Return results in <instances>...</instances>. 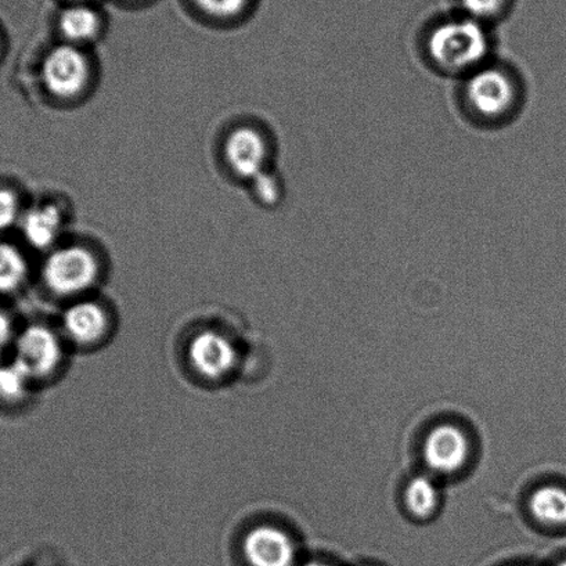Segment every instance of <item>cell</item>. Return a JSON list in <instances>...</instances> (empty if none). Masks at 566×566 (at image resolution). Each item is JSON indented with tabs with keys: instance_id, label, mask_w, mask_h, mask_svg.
Listing matches in <instances>:
<instances>
[{
	"instance_id": "cell-1",
	"label": "cell",
	"mask_w": 566,
	"mask_h": 566,
	"mask_svg": "<svg viewBox=\"0 0 566 566\" xmlns=\"http://www.w3.org/2000/svg\"><path fill=\"white\" fill-rule=\"evenodd\" d=\"M427 51L433 65L450 74L474 73L489 53V38L480 21H447L428 38Z\"/></svg>"
},
{
	"instance_id": "cell-2",
	"label": "cell",
	"mask_w": 566,
	"mask_h": 566,
	"mask_svg": "<svg viewBox=\"0 0 566 566\" xmlns=\"http://www.w3.org/2000/svg\"><path fill=\"white\" fill-rule=\"evenodd\" d=\"M101 265L95 254L82 245L52 250L43 263L42 277L49 291L63 298L86 293L96 283Z\"/></svg>"
},
{
	"instance_id": "cell-3",
	"label": "cell",
	"mask_w": 566,
	"mask_h": 566,
	"mask_svg": "<svg viewBox=\"0 0 566 566\" xmlns=\"http://www.w3.org/2000/svg\"><path fill=\"white\" fill-rule=\"evenodd\" d=\"M469 107L485 120H503L516 108L520 91L513 76L497 67H481L465 85Z\"/></svg>"
},
{
	"instance_id": "cell-4",
	"label": "cell",
	"mask_w": 566,
	"mask_h": 566,
	"mask_svg": "<svg viewBox=\"0 0 566 566\" xmlns=\"http://www.w3.org/2000/svg\"><path fill=\"white\" fill-rule=\"evenodd\" d=\"M41 76L49 95L71 101L86 91L91 81V63L78 46L62 43L43 59Z\"/></svg>"
},
{
	"instance_id": "cell-5",
	"label": "cell",
	"mask_w": 566,
	"mask_h": 566,
	"mask_svg": "<svg viewBox=\"0 0 566 566\" xmlns=\"http://www.w3.org/2000/svg\"><path fill=\"white\" fill-rule=\"evenodd\" d=\"M62 343L51 328L31 326L21 333L15 343L14 363L31 380L51 376L62 361Z\"/></svg>"
},
{
	"instance_id": "cell-6",
	"label": "cell",
	"mask_w": 566,
	"mask_h": 566,
	"mask_svg": "<svg viewBox=\"0 0 566 566\" xmlns=\"http://www.w3.org/2000/svg\"><path fill=\"white\" fill-rule=\"evenodd\" d=\"M223 153L238 178L251 181L266 170L268 143L261 132L250 126L234 129L224 142Z\"/></svg>"
},
{
	"instance_id": "cell-7",
	"label": "cell",
	"mask_w": 566,
	"mask_h": 566,
	"mask_svg": "<svg viewBox=\"0 0 566 566\" xmlns=\"http://www.w3.org/2000/svg\"><path fill=\"white\" fill-rule=\"evenodd\" d=\"M189 360L195 370L208 380H221L232 373L238 352L228 337L217 332L197 334L189 345Z\"/></svg>"
},
{
	"instance_id": "cell-8",
	"label": "cell",
	"mask_w": 566,
	"mask_h": 566,
	"mask_svg": "<svg viewBox=\"0 0 566 566\" xmlns=\"http://www.w3.org/2000/svg\"><path fill=\"white\" fill-rule=\"evenodd\" d=\"M244 557L250 566H294L295 547L287 533L262 525L247 533Z\"/></svg>"
},
{
	"instance_id": "cell-9",
	"label": "cell",
	"mask_w": 566,
	"mask_h": 566,
	"mask_svg": "<svg viewBox=\"0 0 566 566\" xmlns=\"http://www.w3.org/2000/svg\"><path fill=\"white\" fill-rule=\"evenodd\" d=\"M469 455V442L463 431L450 424L439 426L428 433L424 460L431 470L450 474L461 469Z\"/></svg>"
},
{
	"instance_id": "cell-10",
	"label": "cell",
	"mask_w": 566,
	"mask_h": 566,
	"mask_svg": "<svg viewBox=\"0 0 566 566\" xmlns=\"http://www.w3.org/2000/svg\"><path fill=\"white\" fill-rule=\"evenodd\" d=\"M107 312L96 302L80 301L64 313L63 327L71 340L78 345L101 343L108 332Z\"/></svg>"
},
{
	"instance_id": "cell-11",
	"label": "cell",
	"mask_w": 566,
	"mask_h": 566,
	"mask_svg": "<svg viewBox=\"0 0 566 566\" xmlns=\"http://www.w3.org/2000/svg\"><path fill=\"white\" fill-rule=\"evenodd\" d=\"M20 224L27 243L35 250H51L63 233L64 212L54 202H46V205L30 208L21 217Z\"/></svg>"
},
{
	"instance_id": "cell-12",
	"label": "cell",
	"mask_w": 566,
	"mask_h": 566,
	"mask_svg": "<svg viewBox=\"0 0 566 566\" xmlns=\"http://www.w3.org/2000/svg\"><path fill=\"white\" fill-rule=\"evenodd\" d=\"M60 31L71 45L96 40L101 32L102 21L95 10L87 7H73L65 9L59 19Z\"/></svg>"
},
{
	"instance_id": "cell-13",
	"label": "cell",
	"mask_w": 566,
	"mask_h": 566,
	"mask_svg": "<svg viewBox=\"0 0 566 566\" xmlns=\"http://www.w3.org/2000/svg\"><path fill=\"white\" fill-rule=\"evenodd\" d=\"M531 513L546 525H566V491L559 486H543L533 492Z\"/></svg>"
},
{
	"instance_id": "cell-14",
	"label": "cell",
	"mask_w": 566,
	"mask_h": 566,
	"mask_svg": "<svg viewBox=\"0 0 566 566\" xmlns=\"http://www.w3.org/2000/svg\"><path fill=\"white\" fill-rule=\"evenodd\" d=\"M29 266L15 247L0 243V294L13 293L24 284Z\"/></svg>"
},
{
	"instance_id": "cell-15",
	"label": "cell",
	"mask_w": 566,
	"mask_h": 566,
	"mask_svg": "<svg viewBox=\"0 0 566 566\" xmlns=\"http://www.w3.org/2000/svg\"><path fill=\"white\" fill-rule=\"evenodd\" d=\"M406 504L417 518H428L438 504V489L430 478L417 476L409 483L405 493Z\"/></svg>"
},
{
	"instance_id": "cell-16",
	"label": "cell",
	"mask_w": 566,
	"mask_h": 566,
	"mask_svg": "<svg viewBox=\"0 0 566 566\" xmlns=\"http://www.w3.org/2000/svg\"><path fill=\"white\" fill-rule=\"evenodd\" d=\"M31 378L13 361L0 367V399L18 402L27 394Z\"/></svg>"
},
{
	"instance_id": "cell-17",
	"label": "cell",
	"mask_w": 566,
	"mask_h": 566,
	"mask_svg": "<svg viewBox=\"0 0 566 566\" xmlns=\"http://www.w3.org/2000/svg\"><path fill=\"white\" fill-rule=\"evenodd\" d=\"M251 184L255 199L260 201L261 205L274 206L280 200L282 189H280L279 180L276 176L268 172V170L258 175L255 179L251 180Z\"/></svg>"
},
{
	"instance_id": "cell-18",
	"label": "cell",
	"mask_w": 566,
	"mask_h": 566,
	"mask_svg": "<svg viewBox=\"0 0 566 566\" xmlns=\"http://www.w3.org/2000/svg\"><path fill=\"white\" fill-rule=\"evenodd\" d=\"M202 12L217 19H232L243 12L249 0H195Z\"/></svg>"
},
{
	"instance_id": "cell-19",
	"label": "cell",
	"mask_w": 566,
	"mask_h": 566,
	"mask_svg": "<svg viewBox=\"0 0 566 566\" xmlns=\"http://www.w3.org/2000/svg\"><path fill=\"white\" fill-rule=\"evenodd\" d=\"M470 19L481 21L496 18L505 7V0H461Z\"/></svg>"
},
{
	"instance_id": "cell-20",
	"label": "cell",
	"mask_w": 566,
	"mask_h": 566,
	"mask_svg": "<svg viewBox=\"0 0 566 566\" xmlns=\"http://www.w3.org/2000/svg\"><path fill=\"white\" fill-rule=\"evenodd\" d=\"M21 219L18 196L12 190L0 189V230L13 227Z\"/></svg>"
},
{
	"instance_id": "cell-21",
	"label": "cell",
	"mask_w": 566,
	"mask_h": 566,
	"mask_svg": "<svg viewBox=\"0 0 566 566\" xmlns=\"http://www.w3.org/2000/svg\"><path fill=\"white\" fill-rule=\"evenodd\" d=\"M10 338H12V324H10L8 316L0 311V355L7 349Z\"/></svg>"
},
{
	"instance_id": "cell-22",
	"label": "cell",
	"mask_w": 566,
	"mask_h": 566,
	"mask_svg": "<svg viewBox=\"0 0 566 566\" xmlns=\"http://www.w3.org/2000/svg\"><path fill=\"white\" fill-rule=\"evenodd\" d=\"M304 566H329L327 564H322V563H307L305 564Z\"/></svg>"
},
{
	"instance_id": "cell-23",
	"label": "cell",
	"mask_w": 566,
	"mask_h": 566,
	"mask_svg": "<svg viewBox=\"0 0 566 566\" xmlns=\"http://www.w3.org/2000/svg\"><path fill=\"white\" fill-rule=\"evenodd\" d=\"M557 566H566V560H564V563H560L559 565Z\"/></svg>"
}]
</instances>
